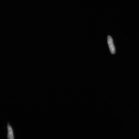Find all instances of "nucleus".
Listing matches in <instances>:
<instances>
[{
  "mask_svg": "<svg viewBox=\"0 0 139 139\" xmlns=\"http://www.w3.org/2000/svg\"><path fill=\"white\" fill-rule=\"evenodd\" d=\"M107 42L110 52L112 54H114L115 52V48L112 37L109 36L107 37Z\"/></svg>",
  "mask_w": 139,
  "mask_h": 139,
  "instance_id": "1",
  "label": "nucleus"
},
{
  "mask_svg": "<svg viewBox=\"0 0 139 139\" xmlns=\"http://www.w3.org/2000/svg\"><path fill=\"white\" fill-rule=\"evenodd\" d=\"M8 139H14L13 132L11 126L9 124L7 125Z\"/></svg>",
  "mask_w": 139,
  "mask_h": 139,
  "instance_id": "2",
  "label": "nucleus"
}]
</instances>
